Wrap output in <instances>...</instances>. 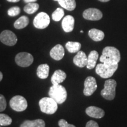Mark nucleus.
Listing matches in <instances>:
<instances>
[{"label": "nucleus", "instance_id": "obj_25", "mask_svg": "<svg viewBox=\"0 0 127 127\" xmlns=\"http://www.w3.org/2000/svg\"><path fill=\"white\" fill-rule=\"evenodd\" d=\"M64 16V11L61 8H58L52 14V20L55 21H60Z\"/></svg>", "mask_w": 127, "mask_h": 127}, {"label": "nucleus", "instance_id": "obj_19", "mask_svg": "<svg viewBox=\"0 0 127 127\" xmlns=\"http://www.w3.org/2000/svg\"><path fill=\"white\" fill-rule=\"evenodd\" d=\"M88 35L93 41L98 42L102 41L104 38L105 34L104 32L101 30L93 28L88 31Z\"/></svg>", "mask_w": 127, "mask_h": 127}, {"label": "nucleus", "instance_id": "obj_15", "mask_svg": "<svg viewBox=\"0 0 127 127\" xmlns=\"http://www.w3.org/2000/svg\"><path fill=\"white\" fill-rule=\"evenodd\" d=\"M75 20L71 15H66L62 21V27L65 32H70L74 28Z\"/></svg>", "mask_w": 127, "mask_h": 127}, {"label": "nucleus", "instance_id": "obj_33", "mask_svg": "<svg viewBox=\"0 0 127 127\" xmlns=\"http://www.w3.org/2000/svg\"><path fill=\"white\" fill-rule=\"evenodd\" d=\"M2 78H3V75H2V72H1V71H0V81H1L2 80Z\"/></svg>", "mask_w": 127, "mask_h": 127}, {"label": "nucleus", "instance_id": "obj_27", "mask_svg": "<svg viewBox=\"0 0 127 127\" xmlns=\"http://www.w3.org/2000/svg\"><path fill=\"white\" fill-rule=\"evenodd\" d=\"M21 9L18 7H13L8 10V14L10 17H15L20 14Z\"/></svg>", "mask_w": 127, "mask_h": 127}, {"label": "nucleus", "instance_id": "obj_7", "mask_svg": "<svg viewBox=\"0 0 127 127\" xmlns=\"http://www.w3.org/2000/svg\"><path fill=\"white\" fill-rule=\"evenodd\" d=\"M50 23V18L47 13L44 12H39L35 17L33 24L38 29H44L48 26Z\"/></svg>", "mask_w": 127, "mask_h": 127}, {"label": "nucleus", "instance_id": "obj_12", "mask_svg": "<svg viewBox=\"0 0 127 127\" xmlns=\"http://www.w3.org/2000/svg\"><path fill=\"white\" fill-rule=\"evenodd\" d=\"M50 56L52 59L60 61L62 60L65 55V51L64 47L60 44H57L50 51Z\"/></svg>", "mask_w": 127, "mask_h": 127}, {"label": "nucleus", "instance_id": "obj_22", "mask_svg": "<svg viewBox=\"0 0 127 127\" xmlns=\"http://www.w3.org/2000/svg\"><path fill=\"white\" fill-rule=\"evenodd\" d=\"M28 24H29V18L26 16H22L15 21L14 24V26L16 29L20 30L26 27Z\"/></svg>", "mask_w": 127, "mask_h": 127}, {"label": "nucleus", "instance_id": "obj_20", "mask_svg": "<svg viewBox=\"0 0 127 127\" xmlns=\"http://www.w3.org/2000/svg\"><path fill=\"white\" fill-rule=\"evenodd\" d=\"M50 66L47 64H41L38 66L36 70V75L41 79L47 78L49 75Z\"/></svg>", "mask_w": 127, "mask_h": 127}, {"label": "nucleus", "instance_id": "obj_24", "mask_svg": "<svg viewBox=\"0 0 127 127\" xmlns=\"http://www.w3.org/2000/svg\"><path fill=\"white\" fill-rule=\"evenodd\" d=\"M39 8V5L37 3L30 2L28 3L24 8V11L28 14H32L37 11Z\"/></svg>", "mask_w": 127, "mask_h": 127}, {"label": "nucleus", "instance_id": "obj_34", "mask_svg": "<svg viewBox=\"0 0 127 127\" xmlns=\"http://www.w3.org/2000/svg\"><path fill=\"white\" fill-rule=\"evenodd\" d=\"M98 1H101V2H108V1H110V0H98Z\"/></svg>", "mask_w": 127, "mask_h": 127}, {"label": "nucleus", "instance_id": "obj_35", "mask_svg": "<svg viewBox=\"0 0 127 127\" xmlns=\"http://www.w3.org/2000/svg\"><path fill=\"white\" fill-rule=\"evenodd\" d=\"M80 32H81V33H82V32H84V31H82V30H81V31Z\"/></svg>", "mask_w": 127, "mask_h": 127}, {"label": "nucleus", "instance_id": "obj_23", "mask_svg": "<svg viewBox=\"0 0 127 127\" xmlns=\"http://www.w3.org/2000/svg\"><path fill=\"white\" fill-rule=\"evenodd\" d=\"M65 47L68 51L70 53H75L80 51L81 44L78 42L68 41L65 44Z\"/></svg>", "mask_w": 127, "mask_h": 127}, {"label": "nucleus", "instance_id": "obj_17", "mask_svg": "<svg viewBox=\"0 0 127 127\" xmlns=\"http://www.w3.org/2000/svg\"><path fill=\"white\" fill-rule=\"evenodd\" d=\"M98 53L96 51H92L90 52L88 56V63H87V68L89 69H93L96 66V61L98 59Z\"/></svg>", "mask_w": 127, "mask_h": 127}, {"label": "nucleus", "instance_id": "obj_30", "mask_svg": "<svg viewBox=\"0 0 127 127\" xmlns=\"http://www.w3.org/2000/svg\"><path fill=\"white\" fill-rule=\"evenodd\" d=\"M85 127H99L98 123L93 120H91L87 123Z\"/></svg>", "mask_w": 127, "mask_h": 127}, {"label": "nucleus", "instance_id": "obj_13", "mask_svg": "<svg viewBox=\"0 0 127 127\" xmlns=\"http://www.w3.org/2000/svg\"><path fill=\"white\" fill-rule=\"evenodd\" d=\"M73 62L75 65L80 68H83L87 66L88 63V57L85 53L82 51H79L77 52V55L74 57Z\"/></svg>", "mask_w": 127, "mask_h": 127}, {"label": "nucleus", "instance_id": "obj_18", "mask_svg": "<svg viewBox=\"0 0 127 127\" xmlns=\"http://www.w3.org/2000/svg\"><path fill=\"white\" fill-rule=\"evenodd\" d=\"M45 123L44 120L37 119L35 120H26L24 121L20 127H45Z\"/></svg>", "mask_w": 127, "mask_h": 127}, {"label": "nucleus", "instance_id": "obj_8", "mask_svg": "<svg viewBox=\"0 0 127 127\" xmlns=\"http://www.w3.org/2000/svg\"><path fill=\"white\" fill-rule=\"evenodd\" d=\"M34 58L31 54L28 52H20L15 57L17 64L21 67H27L32 64Z\"/></svg>", "mask_w": 127, "mask_h": 127}, {"label": "nucleus", "instance_id": "obj_5", "mask_svg": "<svg viewBox=\"0 0 127 127\" xmlns=\"http://www.w3.org/2000/svg\"><path fill=\"white\" fill-rule=\"evenodd\" d=\"M117 82L114 79H108L105 81L104 88L101 91V94L103 98L107 100H112L115 96V89Z\"/></svg>", "mask_w": 127, "mask_h": 127}, {"label": "nucleus", "instance_id": "obj_11", "mask_svg": "<svg viewBox=\"0 0 127 127\" xmlns=\"http://www.w3.org/2000/svg\"><path fill=\"white\" fill-rule=\"evenodd\" d=\"M84 19L90 21H98L102 18V13L99 9L91 8L85 9L83 12Z\"/></svg>", "mask_w": 127, "mask_h": 127}, {"label": "nucleus", "instance_id": "obj_14", "mask_svg": "<svg viewBox=\"0 0 127 127\" xmlns=\"http://www.w3.org/2000/svg\"><path fill=\"white\" fill-rule=\"evenodd\" d=\"M86 114L90 117L94 118H102L105 115V112L102 109L100 108L90 106L85 110Z\"/></svg>", "mask_w": 127, "mask_h": 127}, {"label": "nucleus", "instance_id": "obj_26", "mask_svg": "<svg viewBox=\"0 0 127 127\" xmlns=\"http://www.w3.org/2000/svg\"><path fill=\"white\" fill-rule=\"evenodd\" d=\"M12 119L8 115L5 114H0V125L8 126L11 124Z\"/></svg>", "mask_w": 127, "mask_h": 127}, {"label": "nucleus", "instance_id": "obj_6", "mask_svg": "<svg viewBox=\"0 0 127 127\" xmlns=\"http://www.w3.org/2000/svg\"><path fill=\"white\" fill-rule=\"evenodd\" d=\"M9 105L13 110L17 112H22L27 109L28 103L24 96L16 95L11 99L9 101Z\"/></svg>", "mask_w": 127, "mask_h": 127}, {"label": "nucleus", "instance_id": "obj_9", "mask_svg": "<svg viewBox=\"0 0 127 127\" xmlns=\"http://www.w3.org/2000/svg\"><path fill=\"white\" fill-rule=\"evenodd\" d=\"M0 41L6 45L14 46L17 44L18 39L13 32L4 30L0 34Z\"/></svg>", "mask_w": 127, "mask_h": 127}, {"label": "nucleus", "instance_id": "obj_10", "mask_svg": "<svg viewBox=\"0 0 127 127\" xmlns=\"http://www.w3.org/2000/svg\"><path fill=\"white\" fill-rule=\"evenodd\" d=\"M97 88V84L96 79L93 77H88L84 82V94L85 96H91L96 91Z\"/></svg>", "mask_w": 127, "mask_h": 127}, {"label": "nucleus", "instance_id": "obj_2", "mask_svg": "<svg viewBox=\"0 0 127 127\" xmlns=\"http://www.w3.org/2000/svg\"><path fill=\"white\" fill-rule=\"evenodd\" d=\"M50 97L54 99L58 104H61L65 101L67 98V92L63 85H52L48 92Z\"/></svg>", "mask_w": 127, "mask_h": 127}, {"label": "nucleus", "instance_id": "obj_4", "mask_svg": "<svg viewBox=\"0 0 127 127\" xmlns=\"http://www.w3.org/2000/svg\"><path fill=\"white\" fill-rule=\"evenodd\" d=\"M41 112L47 114H53L58 109V104L51 97H44L39 101Z\"/></svg>", "mask_w": 127, "mask_h": 127}, {"label": "nucleus", "instance_id": "obj_28", "mask_svg": "<svg viewBox=\"0 0 127 127\" xmlns=\"http://www.w3.org/2000/svg\"><path fill=\"white\" fill-rule=\"evenodd\" d=\"M7 107V101L4 95L0 94V112L4 111Z\"/></svg>", "mask_w": 127, "mask_h": 127}, {"label": "nucleus", "instance_id": "obj_1", "mask_svg": "<svg viewBox=\"0 0 127 127\" xmlns=\"http://www.w3.org/2000/svg\"><path fill=\"white\" fill-rule=\"evenodd\" d=\"M99 60L101 63L108 65L117 64L121 60L120 51L114 47H105Z\"/></svg>", "mask_w": 127, "mask_h": 127}, {"label": "nucleus", "instance_id": "obj_36", "mask_svg": "<svg viewBox=\"0 0 127 127\" xmlns=\"http://www.w3.org/2000/svg\"><path fill=\"white\" fill-rule=\"evenodd\" d=\"M54 1H58V0H54Z\"/></svg>", "mask_w": 127, "mask_h": 127}, {"label": "nucleus", "instance_id": "obj_3", "mask_svg": "<svg viewBox=\"0 0 127 127\" xmlns=\"http://www.w3.org/2000/svg\"><path fill=\"white\" fill-rule=\"evenodd\" d=\"M118 67V64L115 65H108L106 64H98L95 68V71L98 75L102 78H108L114 75Z\"/></svg>", "mask_w": 127, "mask_h": 127}, {"label": "nucleus", "instance_id": "obj_16", "mask_svg": "<svg viewBox=\"0 0 127 127\" xmlns=\"http://www.w3.org/2000/svg\"><path fill=\"white\" fill-rule=\"evenodd\" d=\"M66 78V74L65 72L61 69H58L54 72L51 81L52 85H59L63 81H64Z\"/></svg>", "mask_w": 127, "mask_h": 127}, {"label": "nucleus", "instance_id": "obj_21", "mask_svg": "<svg viewBox=\"0 0 127 127\" xmlns=\"http://www.w3.org/2000/svg\"><path fill=\"white\" fill-rule=\"evenodd\" d=\"M58 2L63 8L73 11L76 8L75 0H58Z\"/></svg>", "mask_w": 127, "mask_h": 127}, {"label": "nucleus", "instance_id": "obj_29", "mask_svg": "<svg viewBox=\"0 0 127 127\" xmlns=\"http://www.w3.org/2000/svg\"><path fill=\"white\" fill-rule=\"evenodd\" d=\"M58 125H59L60 127H76L75 125L68 124L64 119H61L58 121Z\"/></svg>", "mask_w": 127, "mask_h": 127}, {"label": "nucleus", "instance_id": "obj_32", "mask_svg": "<svg viewBox=\"0 0 127 127\" xmlns=\"http://www.w3.org/2000/svg\"><path fill=\"white\" fill-rule=\"evenodd\" d=\"M7 1L10 2H19L20 0H7Z\"/></svg>", "mask_w": 127, "mask_h": 127}, {"label": "nucleus", "instance_id": "obj_31", "mask_svg": "<svg viewBox=\"0 0 127 127\" xmlns=\"http://www.w3.org/2000/svg\"><path fill=\"white\" fill-rule=\"evenodd\" d=\"M25 2L26 3H30V2H35L37 0H24Z\"/></svg>", "mask_w": 127, "mask_h": 127}]
</instances>
